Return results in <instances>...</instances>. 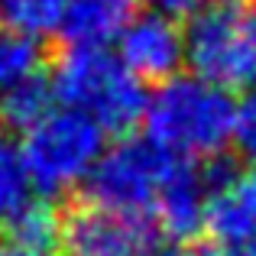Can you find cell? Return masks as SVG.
Masks as SVG:
<instances>
[{
    "label": "cell",
    "instance_id": "5bb4252c",
    "mask_svg": "<svg viewBox=\"0 0 256 256\" xmlns=\"http://www.w3.org/2000/svg\"><path fill=\"white\" fill-rule=\"evenodd\" d=\"M39 65H42V49L36 39L13 30H0V94L20 82L36 78Z\"/></svg>",
    "mask_w": 256,
    "mask_h": 256
},
{
    "label": "cell",
    "instance_id": "2e32d148",
    "mask_svg": "<svg viewBox=\"0 0 256 256\" xmlns=\"http://www.w3.org/2000/svg\"><path fill=\"white\" fill-rule=\"evenodd\" d=\"M234 140H237L240 152L256 162V84L246 88L244 100L237 104V126H234Z\"/></svg>",
    "mask_w": 256,
    "mask_h": 256
},
{
    "label": "cell",
    "instance_id": "9c48e42d",
    "mask_svg": "<svg viewBox=\"0 0 256 256\" xmlns=\"http://www.w3.org/2000/svg\"><path fill=\"white\" fill-rule=\"evenodd\" d=\"M208 211V172L194 169L185 159H175L162 178L152 214L162 230L175 240H188L204 227Z\"/></svg>",
    "mask_w": 256,
    "mask_h": 256
},
{
    "label": "cell",
    "instance_id": "9a60e30c",
    "mask_svg": "<svg viewBox=\"0 0 256 256\" xmlns=\"http://www.w3.org/2000/svg\"><path fill=\"white\" fill-rule=\"evenodd\" d=\"M30 188L32 182H30V172H26L20 146L10 143L6 136H0V220L4 224L32 198Z\"/></svg>",
    "mask_w": 256,
    "mask_h": 256
},
{
    "label": "cell",
    "instance_id": "7a4b0ae2",
    "mask_svg": "<svg viewBox=\"0 0 256 256\" xmlns=\"http://www.w3.org/2000/svg\"><path fill=\"white\" fill-rule=\"evenodd\" d=\"M52 91L72 110H82L104 133H126L146 114L143 82L104 49H72L52 72Z\"/></svg>",
    "mask_w": 256,
    "mask_h": 256
},
{
    "label": "cell",
    "instance_id": "277c9868",
    "mask_svg": "<svg viewBox=\"0 0 256 256\" xmlns=\"http://www.w3.org/2000/svg\"><path fill=\"white\" fill-rule=\"evenodd\" d=\"M185 62L194 78L230 91L256 84V39L237 4H211L185 30Z\"/></svg>",
    "mask_w": 256,
    "mask_h": 256
},
{
    "label": "cell",
    "instance_id": "4fadbf2b",
    "mask_svg": "<svg viewBox=\"0 0 256 256\" xmlns=\"http://www.w3.org/2000/svg\"><path fill=\"white\" fill-rule=\"evenodd\" d=\"M65 4L68 0H0V20L6 30L36 39L62 26Z\"/></svg>",
    "mask_w": 256,
    "mask_h": 256
},
{
    "label": "cell",
    "instance_id": "8fae6325",
    "mask_svg": "<svg viewBox=\"0 0 256 256\" xmlns=\"http://www.w3.org/2000/svg\"><path fill=\"white\" fill-rule=\"evenodd\" d=\"M56 91H52V82L46 78H30V82L13 84L10 91L0 94V117L10 126H20V130H30L36 126L42 117H49L56 110Z\"/></svg>",
    "mask_w": 256,
    "mask_h": 256
},
{
    "label": "cell",
    "instance_id": "30bf717a",
    "mask_svg": "<svg viewBox=\"0 0 256 256\" xmlns=\"http://www.w3.org/2000/svg\"><path fill=\"white\" fill-rule=\"evenodd\" d=\"M133 20L136 0H68L58 32L72 49H104L124 36Z\"/></svg>",
    "mask_w": 256,
    "mask_h": 256
},
{
    "label": "cell",
    "instance_id": "5b68a950",
    "mask_svg": "<svg viewBox=\"0 0 256 256\" xmlns=\"http://www.w3.org/2000/svg\"><path fill=\"white\" fill-rule=\"evenodd\" d=\"M172 162L175 159L156 150L150 140H124L104 150L94 172L88 175V201L143 218L156 204V194Z\"/></svg>",
    "mask_w": 256,
    "mask_h": 256
},
{
    "label": "cell",
    "instance_id": "7c38bea8",
    "mask_svg": "<svg viewBox=\"0 0 256 256\" xmlns=\"http://www.w3.org/2000/svg\"><path fill=\"white\" fill-rule=\"evenodd\" d=\"M13 234V244L26 246V250L46 253L52 244H58V230H62V218L56 214V208L49 201L30 198L10 220H6Z\"/></svg>",
    "mask_w": 256,
    "mask_h": 256
},
{
    "label": "cell",
    "instance_id": "ffe728a7",
    "mask_svg": "<svg viewBox=\"0 0 256 256\" xmlns=\"http://www.w3.org/2000/svg\"><path fill=\"white\" fill-rule=\"evenodd\" d=\"M246 23H250L253 39H256V0H246Z\"/></svg>",
    "mask_w": 256,
    "mask_h": 256
},
{
    "label": "cell",
    "instance_id": "3957f363",
    "mask_svg": "<svg viewBox=\"0 0 256 256\" xmlns=\"http://www.w3.org/2000/svg\"><path fill=\"white\" fill-rule=\"evenodd\" d=\"M20 152L32 188L42 194H62L94 172L104 156V130L88 114L58 107L26 130Z\"/></svg>",
    "mask_w": 256,
    "mask_h": 256
},
{
    "label": "cell",
    "instance_id": "ba28073f",
    "mask_svg": "<svg viewBox=\"0 0 256 256\" xmlns=\"http://www.w3.org/2000/svg\"><path fill=\"white\" fill-rule=\"evenodd\" d=\"M120 42V62L140 78V82L166 84L185 62V32L175 26L166 13H136L124 30Z\"/></svg>",
    "mask_w": 256,
    "mask_h": 256
},
{
    "label": "cell",
    "instance_id": "6da1fadb",
    "mask_svg": "<svg viewBox=\"0 0 256 256\" xmlns=\"http://www.w3.org/2000/svg\"><path fill=\"white\" fill-rule=\"evenodd\" d=\"M146 136L156 150L172 159H218L234 140L237 104L220 88L201 82L194 75L159 84L146 100Z\"/></svg>",
    "mask_w": 256,
    "mask_h": 256
},
{
    "label": "cell",
    "instance_id": "e0dca14e",
    "mask_svg": "<svg viewBox=\"0 0 256 256\" xmlns=\"http://www.w3.org/2000/svg\"><path fill=\"white\" fill-rule=\"evenodd\" d=\"M136 256H220L218 250H208V246H192L182 244V240H172V244H159V246H146Z\"/></svg>",
    "mask_w": 256,
    "mask_h": 256
},
{
    "label": "cell",
    "instance_id": "8992f818",
    "mask_svg": "<svg viewBox=\"0 0 256 256\" xmlns=\"http://www.w3.org/2000/svg\"><path fill=\"white\" fill-rule=\"evenodd\" d=\"M204 227L220 256H256V169L211 159Z\"/></svg>",
    "mask_w": 256,
    "mask_h": 256
},
{
    "label": "cell",
    "instance_id": "ac0fdd59",
    "mask_svg": "<svg viewBox=\"0 0 256 256\" xmlns=\"http://www.w3.org/2000/svg\"><path fill=\"white\" fill-rule=\"evenodd\" d=\"M152 6H156V13H166V16H194L198 10H204V6L211 4H220V0H150Z\"/></svg>",
    "mask_w": 256,
    "mask_h": 256
},
{
    "label": "cell",
    "instance_id": "52a82bcc",
    "mask_svg": "<svg viewBox=\"0 0 256 256\" xmlns=\"http://www.w3.org/2000/svg\"><path fill=\"white\" fill-rule=\"evenodd\" d=\"M150 230L146 218L84 201L62 218L58 244L68 256H136L146 250Z\"/></svg>",
    "mask_w": 256,
    "mask_h": 256
},
{
    "label": "cell",
    "instance_id": "d6986e66",
    "mask_svg": "<svg viewBox=\"0 0 256 256\" xmlns=\"http://www.w3.org/2000/svg\"><path fill=\"white\" fill-rule=\"evenodd\" d=\"M0 256H46V253H36V250H26V246L20 244H0Z\"/></svg>",
    "mask_w": 256,
    "mask_h": 256
}]
</instances>
